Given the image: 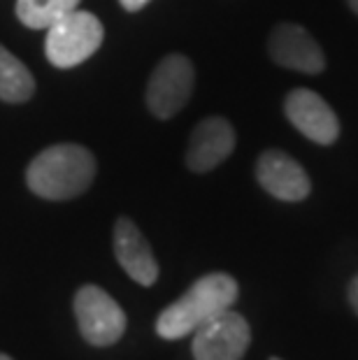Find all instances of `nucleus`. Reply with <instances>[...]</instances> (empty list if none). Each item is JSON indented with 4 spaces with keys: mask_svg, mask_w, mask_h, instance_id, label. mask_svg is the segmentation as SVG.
Segmentation results:
<instances>
[{
    "mask_svg": "<svg viewBox=\"0 0 358 360\" xmlns=\"http://www.w3.org/2000/svg\"><path fill=\"white\" fill-rule=\"evenodd\" d=\"M96 179V156L75 142L51 144L30 160L26 184L44 200H70Z\"/></svg>",
    "mask_w": 358,
    "mask_h": 360,
    "instance_id": "obj_1",
    "label": "nucleus"
},
{
    "mask_svg": "<svg viewBox=\"0 0 358 360\" xmlns=\"http://www.w3.org/2000/svg\"><path fill=\"white\" fill-rule=\"evenodd\" d=\"M240 295V286L231 274L212 272L205 274L184 295L158 314L156 333L163 340H181L193 335L203 323L215 319L217 314L231 309Z\"/></svg>",
    "mask_w": 358,
    "mask_h": 360,
    "instance_id": "obj_2",
    "label": "nucleus"
},
{
    "mask_svg": "<svg viewBox=\"0 0 358 360\" xmlns=\"http://www.w3.org/2000/svg\"><path fill=\"white\" fill-rule=\"evenodd\" d=\"M103 40L105 28L101 19L91 12L72 10L47 28L44 51L51 65L58 70H68L94 56L101 49Z\"/></svg>",
    "mask_w": 358,
    "mask_h": 360,
    "instance_id": "obj_3",
    "label": "nucleus"
},
{
    "mask_svg": "<svg viewBox=\"0 0 358 360\" xmlns=\"http://www.w3.org/2000/svg\"><path fill=\"white\" fill-rule=\"evenodd\" d=\"M75 316L82 337L94 347H112L126 333V314L101 286L87 283L75 295Z\"/></svg>",
    "mask_w": 358,
    "mask_h": 360,
    "instance_id": "obj_4",
    "label": "nucleus"
},
{
    "mask_svg": "<svg viewBox=\"0 0 358 360\" xmlns=\"http://www.w3.org/2000/svg\"><path fill=\"white\" fill-rule=\"evenodd\" d=\"M196 70L184 53H167L147 84V107L156 119H172L193 94Z\"/></svg>",
    "mask_w": 358,
    "mask_h": 360,
    "instance_id": "obj_5",
    "label": "nucleus"
},
{
    "mask_svg": "<svg viewBox=\"0 0 358 360\" xmlns=\"http://www.w3.org/2000/svg\"><path fill=\"white\" fill-rule=\"evenodd\" d=\"M251 342V328L242 314L226 309L193 333L196 360H242Z\"/></svg>",
    "mask_w": 358,
    "mask_h": 360,
    "instance_id": "obj_6",
    "label": "nucleus"
},
{
    "mask_svg": "<svg viewBox=\"0 0 358 360\" xmlns=\"http://www.w3.org/2000/svg\"><path fill=\"white\" fill-rule=\"evenodd\" d=\"M256 179L272 198L284 202H300L312 191V181L302 165L279 149H268L258 156Z\"/></svg>",
    "mask_w": 358,
    "mask_h": 360,
    "instance_id": "obj_7",
    "label": "nucleus"
},
{
    "mask_svg": "<svg viewBox=\"0 0 358 360\" xmlns=\"http://www.w3.org/2000/svg\"><path fill=\"white\" fill-rule=\"evenodd\" d=\"M288 121L317 144H333L340 135V121L331 105L309 89H293L284 101Z\"/></svg>",
    "mask_w": 358,
    "mask_h": 360,
    "instance_id": "obj_8",
    "label": "nucleus"
},
{
    "mask_svg": "<svg viewBox=\"0 0 358 360\" xmlns=\"http://www.w3.org/2000/svg\"><path fill=\"white\" fill-rule=\"evenodd\" d=\"M268 51L277 65L288 68V70L317 75L326 68L321 47L307 30L295 24H279L272 30Z\"/></svg>",
    "mask_w": 358,
    "mask_h": 360,
    "instance_id": "obj_9",
    "label": "nucleus"
},
{
    "mask_svg": "<svg viewBox=\"0 0 358 360\" xmlns=\"http://www.w3.org/2000/svg\"><path fill=\"white\" fill-rule=\"evenodd\" d=\"M235 130L221 117H207L193 128L186 149V165L193 172H210L233 154Z\"/></svg>",
    "mask_w": 358,
    "mask_h": 360,
    "instance_id": "obj_10",
    "label": "nucleus"
},
{
    "mask_svg": "<svg viewBox=\"0 0 358 360\" xmlns=\"http://www.w3.org/2000/svg\"><path fill=\"white\" fill-rule=\"evenodd\" d=\"M114 256L119 265L140 286H154L158 279V263L154 258L147 237L131 219L121 217L114 226Z\"/></svg>",
    "mask_w": 358,
    "mask_h": 360,
    "instance_id": "obj_11",
    "label": "nucleus"
},
{
    "mask_svg": "<svg viewBox=\"0 0 358 360\" xmlns=\"http://www.w3.org/2000/svg\"><path fill=\"white\" fill-rule=\"evenodd\" d=\"M35 94V77L24 60H19L10 49L0 44V101L26 103Z\"/></svg>",
    "mask_w": 358,
    "mask_h": 360,
    "instance_id": "obj_12",
    "label": "nucleus"
},
{
    "mask_svg": "<svg viewBox=\"0 0 358 360\" xmlns=\"http://www.w3.org/2000/svg\"><path fill=\"white\" fill-rule=\"evenodd\" d=\"M77 5L79 0H17L14 12L26 28L47 30L60 17L77 10Z\"/></svg>",
    "mask_w": 358,
    "mask_h": 360,
    "instance_id": "obj_13",
    "label": "nucleus"
},
{
    "mask_svg": "<svg viewBox=\"0 0 358 360\" xmlns=\"http://www.w3.org/2000/svg\"><path fill=\"white\" fill-rule=\"evenodd\" d=\"M119 3L126 12H140L142 7H147L151 3V0H119Z\"/></svg>",
    "mask_w": 358,
    "mask_h": 360,
    "instance_id": "obj_14",
    "label": "nucleus"
},
{
    "mask_svg": "<svg viewBox=\"0 0 358 360\" xmlns=\"http://www.w3.org/2000/svg\"><path fill=\"white\" fill-rule=\"evenodd\" d=\"M349 304L354 307V311L358 314V274L349 283Z\"/></svg>",
    "mask_w": 358,
    "mask_h": 360,
    "instance_id": "obj_15",
    "label": "nucleus"
},
{
    "mask_svg": "<svg viewBox=\"0 0 358 360\" xmlns=\"http://www.w3.org/2000/svg\"><path fill=\"white\" fill-rule=\"evenodd\" d=\"M347 3H349V7H352V10L358 14V0H347Z\"/></svg>",
    "mask_w": 358,
    "mask_h": 360,
    "instance_id": "obj_16",
    "label": "nucleus"
},
{
    "mask_svg": "<svg viewBox=\"0 0 358 360\" xmlns=\"http://www.w3.org/2000/svg\"><path fill=\"white\" fill-rule=\"evenodd\" d=\"M0 360H12L10 356H5V354H0Z\"/></svg>",
    "mask_w": 358,
    "mask_h": 360,
    "instance_id": "obj_17",
    "label": "nucleus"
},
{
    "mask_svg": "<svg viewBox=\"0 0 358 360\" xmlns=\"http://www.w3.org/2000/svg\"><path fill=\"white\" fill-rule=\"evenodd\" d=\"M270 360H281V358H270Z\"/></svg>",
    "mask_w": 358,
    "mask_h": 360,
    "instance_id": "obj_18",
    "label": "nucleus"
}]
</instances>
